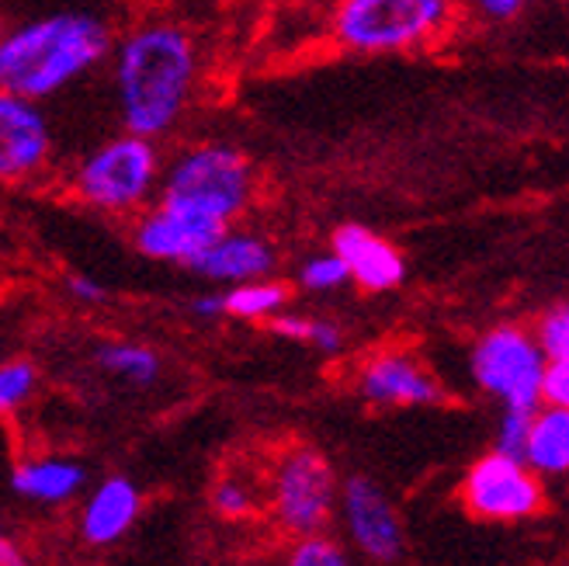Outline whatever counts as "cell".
Returning <instances> with one entry per match:
<instances>
[{
    "label": "cell",
    "instance_id": "6da1fadb",
    "mask_svg": "<svg viewBox=\"0 0 569 566\" xmlns=\"http://www.w3.org/2000/svg\"><path fill=\"white\" fill-rule=\"evenodd\" d=\"M108 77L119 126L160 143L188 119L202 77V52L181 21L142 18L111 46Z\"/></svg>",
    "mask_w": 569,
    "mask_h": 566
},
{
    "label": "cell",
    "instance_id": "7a4b0ae2",
    "mask_svg": "<svg viewBox=\"0 0 569 566\" xmlns=\"http://www.w3.org/2000/svg\"><path fill=\"white\" fill-rule=\"evenodd\" d=\"M111 46L116 32L94 11L63 8L24 18L0 32V88L46 105L104 67Z\"/></svg>",
    "mask_w": 569,
    "mask_h": 566
},
{
    "label": "cell",
    "instance_id": "3957f363",
    "mask_svg": "<svg viewBox=\"0 0 569 566\" xmlns=\"http://www.w3.org/2000/svg\"><path fill=\"white\" fill-rule=\"evenodd\" d=\"M253 195H258V171L250 157L222 139H202L163 160L157 202L226 230L253 206Z\"/></svg>",
    "mask_w": 569,
    "mask_h": 566
},
{
    "label": "cell",
    "instance_id": "277c9868",
    "mask_svg": "<svg viewBox=\"0 0 569 566\" xmlns=\"http://www.w3.org/2000/svg\"><path fill=\"white\" fill-rule=\"evenodd\" d=\"M462 0H337L330 39L355 56H400L441 42Z\"/></svg>",
    "mask_w": 569,
    "mask_h": 566
},
{
    "label": "cell",
    "instance_id": "5b68a950",
    "mask_svg": "<svg viewBox=\"0 0 569 566\" xmlns=\"http://www.w3.org/2000/svg\"><path fill=\"white\" fill-rule=\"evenodd\" d=\"M163 175V153L157 139L139 132L104 136L70 171V188L77 202L104 216H139L157 202Z\"/></svg>",
    "mask_w": 569,
    "mask_h": 566
},
{
    "label": "cell",
    "instance_id": "8992f818",
    "mask_svg": "<svg viewBox=\"0 0 569 566\" xmlns=\"http://www.w3.org/2000/svg\"><path fill=\"white\" fill-rule=\"evenodd\" d=\"M340 479L330 459L312 445L281 448L264 476V507L281 535L327 532L337 522Z\"/></svg>",
    "mask_w": 569,
    "mask_h": 566
},
{
    "label": "cell",
    "instance_id": "52a82bcc",
    "mask_svg": "<svg viewBox=\"0 0 569 566\" xmlns=\"http://www.w3.org/2000/svg\"><path fill=\"white\" fill-rule=\"evenodd\" d=\"M549 355L538 334L521 324H497L476 337L469 351V376L482 396L500 407L535 410L542 404Z\"/></svg>",
    "mask_w": 569,
    "mask_h": 566
},
{
    "label": "cell",
    "instance_id": "ba28073f",
    "mask_svg": "<svg viewBox=\"0 0 569 566\" xmlns=\"http://www.w3.org/2000/svg\"><path fill=\"white\" fill-rule=\"evenodd\" d=\"M459 497L472 518L515 525L546 512V479L521 456L490 448L466 469Z\"/></svg>",
    "mask_w": 569,
    "mask_h": 566
},
{
    "label": "cell",
    "instance_id": "9c48e42d",
    "mask_svg": "<svg viewBox=\"0 0 569 566\" xmlns=\"http://www.w3.org/2000/svg\"><path fill=\"white\" fill-rule=\"evenodd\" d=\"M337 522L345 528L348 543L358 556L372 563H396L407 553L403 518L396 512L392 497L376 484L372 476L340 479L337 494Z\"/></svg>",
    "mask_w": 569,
    "mask_h": 566
},
{
    "label": "cell",
    "instance_id": "30bf717a",
    "mask_svg": "<svg viewBox=\"0 0 569 566\" xmlns=\"http://www.w3.org/2000/svg\"><path fill=\"white\" fill-rule=\"evenodd\" d=\"M355 393L368 407L382 410L445 404L441 379L407 348H386L368 355L355 373Z\"/></svg>",
    "mask_w": 569,
    "mask_h": 566
},
{
    "label": "cell",
    "instance_id": "8fae6325",
    "mask_svg": "<svg viewBox=\"0 0 569 566\" xmlns=\"http://www.w3.org/2000/svg\"><path fill=\"white\" fill-rule=\"evenodd\" d=\"M56 150L42 101L0 88V185L39 178Z\"/></svg>",
    "mask_w": 569,
    "mask_h": 566
},
{
    "label": "cell",
    "instance_id": "7c38bea8",
    "mask_svg": "<svg viewBox=\"0 0 569 566\" xmlns=\"http://www.w3.org/2000/svg\"><path fill=\"white\" fill-rule=\"evenodd\" d=\"M216 234L219 226L163 202L147 206L132 222V244L142 258L160 265H181V268H191V261L209 247Z\"/></svg>",
    "mask_w": 569,
    "mask_h": 566
},
{
    "label": "cell",
    "instance_id": "4fadbf2b",
    "mask_svg": "<svg viewBox=\"0 0 569 566\" xmlns=\"http://www.w3.org/2000/svg\"><path fill=\"white\" fill-rule=\"evenodd\" d=\"M142 515V494L129 476H104L80 500L77 539L91 549H111L136 528Z\"/></svg>",
    "mask_w": 569,
    "mask_h": 566
},
{
    "label": "cell",
    "instance_id": "5bb4252c",
    "mask_svg": "<svg viewBox=\"0 0 569 566\" xmlns=\"http://www.w3.org/2000/svg\"><path fill=\"white\" fill-rule=\"evenodd\" d=\"M274 268H278L274 244L261 234L233 230V226L219 230L209 240V247L191 261V271L212 281V286H240V281L268 278L274 275Z\"/></svg>",
    "mask_w": 569,
    "mask_h": 566
},
{
    "label": "cell",
    "instance_id": "9a60e30c",
    "mask_svg": "<svg viewBox=\"0 0 569 566\" xmlns=\"http://www.w3.org/2000/svg\"><path fill=\"white\" fill-rule=\"evenodd\" d=\"M330 247L340 254V261L348 265L351 286L365 292H392L403 286L407 261L400 247H392L386 237L368 230L361 222H345L333 230Z\"/></svg>",
    "mask_w": 569,
    "mask_h": 566
},
{
    "label": "cell",
    "instance_id": "2e32d148",
    "mask_svg": "<svg viewBox=\"0 0 569 566\" xmlns=\"http://www.w3.org/2000/svg\"><path fill=\"white\" fill-rule=\"evenodd\" d=\"M11 490L39 507H67L88 490V466L70 456H39L11 469Z\"/></svg>",
    "mask_w": 569,
    "mask_h": 566
},
{
    "label": "cell",
    "instance_id": "e0dca14e",
    "mask_svg": "<svg viewBox=\"0 0 569 566\" xmlns=\"http://www.w3.org/2000/svg\"><path fill=\"white\" fill-rule=\"evenodd\" d=\"M521 459L542 479L569 476V410L556 404H538L531 410V428Z\"/></svg>",
    "mask_w": 569,
    "mask_h": 566
},
{
    "label": "cell",
    "instance_id": "ac0fdd59",
    "mask_svg": "<svg viewBox=\"0 0 569 566\" xmlns=\"http://www.w3.org/2000/svg\"><path fill=\"white\" fill-rule=\"evenodd\" d=\"M94 365L126 386H153L163 373V358L139 341H101L94 348Z\"/></svg>",
    "mask_w": 569,
    "mask_h": 566
},
{
    "label": "cell",
    "instance_id": "d6986e66",
    "mask_svg": "<svg viewBox=\"0 0 569 566\" xmlns=\"http://www.w3.org/2000/svg\"><path fill=\"white\" fill-rule=\"evenodd\" d=\"M292 299V289L278 281L274 275L240 281V286H226V317L243 324H268L274 314H281Z\"/></svg>",
    "mask_w": 569,
    "mask_h": 566
},
{
    "label": "cell",
    "instance_id": "ffe728a7",
    "mask_svg": "<svg viewBox=\"0 0 569 566\" xmlns=\"http://www.w3.org/2000/svg\"><path fill=\"white\" fill-rule=\"evenodd\" d=\"M268 330L281 341H292V345H306L320 355H340L345 351V327L330 317H309V314H296V309L284 306L281 314H274L268 320Z\"/></svg>",
    "mask_w": 569,
    "mask_h": 566
},
{
    "label": "cell",
    "instance_id": "44dd1931",
    "mask_svg": "<svg viewBox=\"0 0 569 566\" xmlns=\"http://www.w3.org/2000/svg\"><path fill=\"white\" fill-rule=\"evenodd\" d=\"M264 507V487L240 473H226L212 487V512L226 522H243Z\"/></svg>",
    "mask_w": 569,
    "mask_h": 566
},
{
    "label": "cell",
    "instance_id": "7402d4cb",
    "mask_svg": "<svg viewBox=\"0 0 569 566\" xmlns=\"http://www.w3.org/2000/svg\"><path fill=\"white\" fill-rule=\"evenodd\" d=\"M296 286L309 296H330V292H340L345 286H351V275H348V265L340 261V254L330 247V250L309 254V258L296 268Z\"/></svg>",
    "mask_w": 569,
    "mask_h": 566
},
{
    "label": "cell",
    "instance_id": "603a6c76",
    "mask_svg": "<svg viewBox=\"0 0 569 566\" xmlns=\"http://www.w3.org/2000/svg\"><path fill=\"white\" fill-rule=\"evenodd\" d=\"M284 563L289 566H348L351 556L345 543H337L333 535L309 532V535H296L289 553H284Z\"/></svg>",
    "mask_w": 569,
    "mask_h": 566
},
{
    "label": "cell",
    "instance_id": "cb8c5ba5",
    "mask_svg": "<svg viewBox=\"0 0 569 566\" xmlns=\"http://www.w3.org/2000/svg\"><path fill=\"white\" fill-rule=\"evenodd\" d=\"M39 389V369L32 361H4L0 365V417L21 410Z\"/></svg>",
    "mask_w": 569,
    "mask_h": 566
},
{
    "label": "cell",
    "instance_id": "d4e9b609",
    "mask_svg": "<svg viewBox=\"0 0 569 566\" xmlns=\"http://www.w3.org/2000/svg\"><path fill=\"white\" fill-rule=\"evenodd\" d=\"M528 428H531V410L503 407V414H500V420H497L493 448L510 451V456H521V451H525V441H528Z\"/></svg>",
    "mask_w": 569,
    "mask_h": 566
},
{
    "label": "cell",
    "instance_id": "484cf974",
    "mask_svg": "<svg viewBox=\"0 0 569 566\" xmlns=\"http://www.w3.org/2000/svg\"><path fill=\"white\" fill-rule=\"evenodd\" d=\"M535 334L549 358H569V302L549 309V314L538 320Z\"/></svg>",
    "mask_w": 569,
    "mask_h": 566
},
{
    "label": "cell",
    "instance_id": "4316f807",
    "mask_svg": "<svg viewBox=\"0 0 569 566\" xmlns=\"http://www.w3.org/2000/svg\"><path fill=\"white\" fill-rule=\"evenodd\" d=\"M542 400L569 410V358H549L546 383H542Z\"/></svg>",
    "mask_w": 569,
    "mask_h": 566
},
{
    "label": "cell",
    "instance_id": "83f0119b",
    "mask_svg": "<svg viewBox=\"0 0 569 566\" xmlns=\"http://www.w3.org/2000/svg\"><path fill=\"white\" fill-rule=\"evenodd\" d=\"M528 0H466V8L482 18V21H493V24H503V21H515L521 11H525Z\"/></svg>",
    "mask_w": 569,
    "mask_h": 566
},
{
    "label": "cell",
    "instance_id": "f1b7e54d",
    "mask_svg": "<svg viewBox=\"0 0 569 566\" xmlns=\"http://www.w3.org/2000/svg\"><path fill=\"white\" fill-rule=\"evenodd\" d=\"M67 292L83 306H101L108 299V289L91 275H67Z\"/></svg>",
    "mask_w": 569,
    "mask_h": 566
},
{
    "label": "cell",
    "instance_id": "f546056e",
    "mask_svg": "<svg viewBox=\"0 0 569 566\" xmlns=\"http://www.w3.org/2000/svg\"><path fill=\"white\" fill-rule=\"evenodd\" d=\"M188 309L198 317V320H226V292H198L191 302H188Z\"/></svg>",
    "mask_w": 569,
    "mask_h": 566
},
{
    "label": "cell",
    "instance_id": "4dcf8cb0",
    "mask_svg": "<svg viewBox=\"0 0 569 566\" xmlns=\"http://www.w3.org/2000/svg\"><path fill=\"white\" fill-rule=\"evenodd\" d=\"M21 563H24V549L8 532H0V566H21Z\"/></svg>",
    "mask_w": 569,
    "mask_h": 566
},
{
    "label": "cell",
    "instance_id": "1f68e13d",
    "mask_svg": "<svg viewBox=\"0 0 569 566\" xmlns=\"http://www.w3.org/2000/svg\"><path fill=\"white\" fill-rule=\"evenodd\" d=\"M4 28H8V24H4V18H0V32H4Z\"/></svg>",
    "mask_w": 569,
    "mask_h": 566
}]
</instances>
